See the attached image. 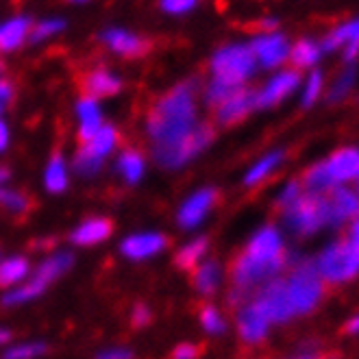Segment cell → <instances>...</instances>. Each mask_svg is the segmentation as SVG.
<instances>
[{"mask_svg":"<svg viewBox=\"0 0 359 359\" xmlns=\"http://www.w3.org/2000/svg\"><path fill=\"white\" fill-rule=\"evenodd\" d=\"M242 86H233V83L229 81H222L218 76H214V81L207 86V92H205V98L209 104H220L226 96H231L236 90H240Z\"/></svg>","mask_w":359,"mask_h":359,"instance_id":"32","label":"cell"},{"mask_svg":"<svg viewBox=\"0 0 359 359\" xmlns=\"http://www.w3.org/2000/svg\"><path fill=\"white\" fill-rule=\"evenodd\" d=\"M9 179V175H7V170L5 168H0V192H3V185H5V181Z\"/></svg>","mask_w":359,"mask_h":359,"instance_id":"49","label":"cell"},{"mask_svg":"<svg viewBox=\"0 0 359 359\" xmlns=\"http://www.w3.org/2000/svg\"><path fill=\"white\" fill-rule=\"evenodd\" d=\"M285 226L297 236H311L329 224V196L327 192H307L299 194L290 205L283 207Z\"/></svg>","mask_w":359,"mask_h":359,"instance_id":"3","label":"cell"},{"mask_svg":"<svg viewBox=\"0 0 359 359\" xmlns=\"http://www.w3.org/2000/svg\"><path fill=\"white\" fill-rule=\"evenodd\" d=\"M287 264V252L283 246V238L274 226H264L252 236L248 248L236 262L233 281L236 287L246 292L268 279H274Z\"/></svg>","mask_w":359,"mask_h":359,"instance_id":"1","label":"cell"},{"mask_svg":"<svg viewBox=\"0 0 359 359\" xmlns=\"http://www.w3.org/2000/svg\"><path fill=\"white\" fill-rule=\"evenodd\" d=\"M259 29L262 31H274V29H277V20H274V18H268V20H262V22H259Z\"/></svg>","mask_w":359,"mask_h":359,"instance_id":"46","label":"cell"},{"mask_svg":"<svg viewBox=\"0 0 359 359\" xmlns=\"http://www.w3.org/2000/svg\"><path fill=\"white\" fill-rule=\"evenodd\" d=\"M46 189L53 194H59L68 187V170H66V161L61 155H53L48 168H46V177H44Z\"/></svg>","mask_w":359,"mask_h":359,"instance_id":"26","label":"cell"},{"mask_svg":"<svg viewBox=\"0 0 359 359\" xmlns=\"http://www.w3.org/2000/svg\"><path fill=\"white\" fill-rule=\"evenodd\" d=\"M9 340H11V333H9L7 329H0V346L7 344Z\"/></svg>","mask_w":359,"mask_h":359,"instance_id":"48","label":"cell"},{"mask_svg":"<svg viewBox=\"0 0 359 359\" xmlns=\"http://www.w3.org/2000/svg\"><path fill=\"white\" fill-rule=\"evenodd\" d=\"M250 303L266 316L270 325H283L297 316L294 313L292 301L287 297L285 279H268Z\"/></svg>","mask_w":359,"mask_h":359,"instance_id":"10","label":"cell"},{"mask_svg":"<svg viewBox=\"0 0 359 359\" xmlns=\"http://www.w3.org/2000/svg\"><path fill=\"white\" fill-rule=\"evenodd\" d=\"M196 124V102H194V86L183 83L165 94L149 118V135L153 140V151L165 149L175 144L183 135H187Z\"/></svg>","mask_w":359,"mask_h":359,"instance_id":"2","label":"cell"},{"mask_svg":"<svg viewBox=\"0 0 359 359\" xmlns=\"http://www.w3.org/2000/svg\"><path fill=\"white\" fill-rule=\"evenodd\" d=\"M216 203V192L214 189H198L196 194L189 196L181 209H179V224L183 229H194L198 226L205 216L209 214V209Z\"/></svg>","mask_w":359,"mask_h":359,"instance_id":"16","label":"cell"},{"mask_svg":"<svg viewBox=\"0 0 359 359\" xmlns=\"http://www.w3.org/2000/svg\"><path fill=\"white\" fill-rule=\"evenodd\" d=\"M111 236V222L104 220V218H90L83 224H79L74 231H72V244H79V246H92L96 242H102Z\"/></svg>","mask_w":359,"mask_h":359,"instance_id":"21","label":"cell"},{"mask_svg":"<svg viewBox=\"0 0 359 359\" xmlns=\"http://www.w3.org/2000/svg\"><path fill=\"white\" fill-rule=\"evenodd\" d=\"M100 357H104V359H129V357H133V353L124 351V348H111V351H102Z\"/></svg>","mask_w":359,"mask_h":359,"instance_id":"42","label":"cell"},{"mask_svg":"<svg viewBox=\"0 0 359 359\" xmlns=\"http://www.w3.org/2000/svg\"><path fill=\"white\" fill-rule=\"evenodd\" d=\"M0 72H3V63H0Z\"/></svg>","mask_w":359,"mask_h":359,"instance_id":"53","label":"cell"},{"mask_svg":"<svg viewBox=\"0 0 359 359\" xmlns=\"http://www.w3.org/2000/svg\"><path fill=\"white\" fill-rule=\"evenodd\" d=\"M218 107V122L233 124L242 118H246L252 109L257 107V94L250 90H236L231 96H226Z\"/></svg>","mask_w":359,"mask_h":359,"instance_id":"15","label":"cell"},{"mask_svg":"<svg viewBox=\"0 0 359 359\" xmlns=\"http://www.w3.org/2000/svg\"><path fill=\"white\" fill-rule=\"evenodd\" d=\"M357 194H359V179H357Z\"/></svg>","mask_w":359,"mask_h":359,"instance_id":"51","label":"cell"},{"mask_svg":"<svg viewBox=\"0 0 359 359\" xmlns=\"http://www.w3.org/2000/svg\"><path fill=\"white\" fill-rule=\"evenodd\" d=\"M342 44H359V20H353L348 25H342L340 29H335L325 41H323V53H333Z\"/></svg>","mask_w":359,"mask_h":359,"instance_id":"24","label":"cell"},{"mask_svg":"<svg viewBox=\"0 0 359 359\" xmlns=\"http://www.w3.org/2000/svg\"><path fill=\"white\" fill-rule=\"evenodd\" d=\"M257 66L255 53H252L250 46H226L220 48L214 59H211V70H214V76L233 83V86H242L246 79L252 76Z\"/></svg>","mask_w":359,"mask_h":359,"instance_id":"9","label":"cell"},{"mask_svg":"<svg viewBox=\"0 0 359 359\" xmlns=\"http://www.w3.org/2000/svg\"><path fill=\"white\" fill-rule=\"evenodd\" d=\"M220 281H222V270H220V266H218L216 262H207V264H203V266L196 270V274H194V285H196V290L203 292V294L216 292L218 285H220Z\"/></svg>","mask_w":359,"mask_h":359,"instance_id":"28","label":"cell"},{"mask_svg":"<svg viewBox=\"0 0 359 359\" xmlns=\"http://www.w3.org/2000/svg\"><path fill=\"white\" fill-rule=\"evenodd\" d=\"M102 41L107 44L114 53L118 55H124V57H140L146 53V48H149V44L137 37L135 33H129L124 29H109L102 33Z\"/></svg>","mask_w":359,"mask_h":359,"instance_id":"19","label":"cell"},{"mask_svg":"<svg viewBox=\"0 0 359 359\" xmlns=\"http://www.w3.org/2000/svg\"><path fill=\"white\" fill-rule=\"evenodd\" d=\"M329 226H342L359 214V194L346 187L329 189Z\"/></svg>","mask_w":359,"mask_h":359,"instance_id":"13","label":"cell"},{"mask_svg":"<svg viewBox=\"0 0 359 359\" xmlns=\"http://www.w3.org/2000/svg\"><path fill=\"white\" fill-rule=\"evenodd\" d=\"M29 274V262L25 257H9L0 262V287L20 283Z\"/></svg>","mask_w":359,"mask_h":359,"instance_id":"25","label":"cell"},{"mask_svg":"<svg viewBox=\"0 0 359 359\" xmlns=\"http://www.w3.org/2000/svg\"><path fill=\"white\" fill-rule=\"evenodd\" d=\"M301 86V74L294 72V70H285L279 72L277 76H272L266 88L257 94V107H274L279 104L283 98H287L294 90Z\"/></svg>","mask_w":359,"mask_h":359,"instance_id":"14","label":"cell"},{"mask_svg":"<svg viewBox=\"0 0 359 359\" xmlns=\"http://www.w3.org/2000/svg\"><path fill=\"white\" fill-rule=\"evenodd\" d=\"M355 70L351 68V70H346L342 76H337L335 79V83H333V88H331V92H329V96H327V100L329 102H337V100H342L348 92H351V88L355 86Z\"/></svg>","mask_w":359,"mask_h":359,"instance_id":"33","label":"cell"},{"mask_svg":"<svg viewBox=\"0 0 359 359\" xmlns=\"http://www.w3.org/2000/svg\"><path fill=\"white\" fill-rule=\"evenodd\" d=\"M346 331H348V333H357V331H359V316H357V318H353V320L346 325Z\"/></svg>","mask_w":359,"mask_h":359,"instance_id":"47","label":"cell"},{"mask_svg":"<svg viewBox=\"0 0 359 359\" xmlns=\"http://www.w3.org/2000/svg\"><path fill=\"white\" fill-rule=\"evenodd\" d=\"M72 3H86V0H72Z\"/></svg>","mask_w":359,"mask_h":359,"instance_id":"50","label":"cell"},{"mask_svg":"<svg viewBox=\"0 0 359 359\" xmlns=\"http://www.w3.org/2000/svg\"><path fill=\"white\" fill-rule=\"evenodd\" d=\"M301 194V185L294 181V183H290V185H285L283 187V192L279 194V198H277V203L281 205V207H285V205H290L294 198H297Z\"/></svg>","mask_w":359,"mask_h":359,"instance_id":"40","label":"cell"},{"mask_svg":"<svg viewBox=\"0 0 359 359\" xmlns=\"http://www.w3.org/2000/svg\"><path fill=\"white\" fill-rule=\"evenodd\" d=\"M3 107H5V104H3V102H0V111H3Z\"/></svg>","mask_w":359,"mask_h":359,"instance_id":"52","label":"cell"},{"mask_svg":"<svg viewBox=\"0 0 359 359\" xmlns=\"http://www.w3.org/2000/svg\"><path fill=\"white\" fill-rule=\"evenodd\" d=\"M163 246H165V238L159 233H137V236L126 238L122 242L120 250L124 257L140 262V259L157 255V252L163 250Z\"/></svg>","mask_w":359,"mask_h":359,"instance_id":"18","label":"cell"},{"mask_svg":"<svg viewBox=\"0 0 359 359\" xmlns=\"http://www.w3.org/2000/svg\"><path fill=\"white\" fill-rule=\"evenodd\" d=\"M76 114H79V122H81V140L88 142L98 133V129L102 126V118H100V109H98L96 100L92 96L79 100Z\"/></svg>","mask_w":359,"mask_h":359,"instance_id":"22","label":"cell"},{"mask_svg":"<svg viewBox=\"0 0 359 359\" xmlns=\"http://www.w3.org/2000/svg\"><path fill=\"white\" fill-rule=\"evenodd\" d=\"M63 29H66V22H63V20H59V18H50V20H44V22H39V25L33 29V33H29V39H31V41L48 39V37L57 35V33H59V31H63Z\"/></svg>","mask_w":359,"mask_h":359,"instance_id":"34","label":"cell"},{"mask_svg":"<svg viewBox=\"0 0 359 359\" xmlns=\"http://www.w3.org/2000/svg\"><path fill=\"white\" fill-rule=\"evenodd\" d=\"M31 33V18H11L0 25V53H11L25 44Z\"/></svg>","mask_w":359,"mask_h":359,"instance_id":"20","label":"cell"},{"mask_svg":"<svg viewBox=\"0 0 359 359\" xmlns=\"http://www.w3.org/2000/svg\"><path fill=\"white\" fill-rule=\"evenodd\" d=\"M316 270L320 272L323 281H331V283L351 281L359 274V255L353 250L348 240L333 242L320 252L318 262H316Z\"/></svg>","mask_w":359,"mask_h":359,"instance_id":"8","label":"cell"},{"mask_svg":"<svg viewBox=\"0 0 359 359\" xmlns=\"http://www.w3.org/2000/svg\"><path fill=\"white\" fill-rule=\"evenodd\" d=\"M285 287H287V297L292 301V307L297 316L311 313L325 297L323 277H320V272L316 270V264L311 262H303L294 268L292 274L285 279Z\"/></svg>","mask_w":359,"mask_h":359,"instance_id":"5","label":"cell"},{"mask_svg":"<svg viewBox=\"0 0 359 359\" xmlns=\"http://www.w3.org/2000/svg\"><path fill=\"white\" fill-rule=\"evenodd\" d=\"M205 252H207V238H196L177 252V266L183 270L194 268L196 262H201V257L205 255Z\"/></svg>","mask_w":359,"mask_h":359,"instance_id":"30","label":"cell"},{"mask_svg":"<svg viewBox=\"0 0 359 359\" xmlns=\"http://www.w3.org/2000/svg\"><path fill=\"white\" fill-rule=\"evenodd\" d=\"M0 203L11 211H25L29 207L27 196H22L20 192H13V189H5V187H3V192H0Z\"/></svg>","mask_w":359,"mask_h":359,"instance_id":"38","label":"cell"},{"mask_svg":"<svg viewBox=\"0 0 359 359\" xmlns=\"http://www.w3.org/2000/svg\"><path fill=\"white\" fill-rule=\"evenodd\" d=\"M252 53H255V59L262 63L264 68H277L290 57V44L287 39L281 33H266L262 37H257L250 44Z\"/></svg>","mask_w":359,"mask_h":359,"instance_id":"12","label":"cell"},{"mask_svg":"<svg viewBox=\"0 0 359 359\" xmlns=\"http://www.w3.org/2000/svg\"><path fill=\"white\" fill-rule=\"evenodd\" d=\"M357 220H355V224H353V229H351V236H348V244L353 246V250L359 255V214L355 216Z\"/></svg>","mask_w":359,"mask_h":359,"instance_id":"43","label":"cell"},{"mask_svg":"<svg viewBox=\"0 0 359 359\" xmlns=\"http://www.w3.org/2000/svg\"><path fill=\"white\" fill-rule=\"evenodd\" d=\"M196 7V0H161V9L165 13H172V15H181L187 13Z\"/></svg>","mask_w":359,"mask_h":359,"instance_id":"39","label":"cell"},{"mask_svg":"<svg viewBox=\"0 0 359 359\" xmlns=\"http://www.w3.org/2000/svg\"><path fill=\"white\" fill-rule=\"evenodd\" d=\"M359 179V151H337L329 161L316 163L305 175V185L311 192H329L331 187Z\"/></svg>","mask_w":359,"mask_h":359,"instance_id":"4","label":"cell"},{"mask_svg":"<svg viewBox=\"0 0 359 359\" xmlns=\"http://www.w3.org/2000/svg\"><path fill=\"white\" fill-rule=\"evenodd\" d=\"M116 142H118L116 129H111V126H100L98 133L92 140H88V144L76 153L74 170L83 177L96 175L102 165V159L114 151Z\"/></svg>","mask_w":359,"mask_h":359,"instance_id":"11","label":"cell"},{"mask_svg":"<svg viewBox=\"0 0 359 359\" xmlns=\"http://www.w3.org/2000/svg\"><path fill=\"white\" fill-rule=\"evenodd\" d=\"M211 140H214V129L207 124L196 122L194 129L187 135H183L181 140H177L170 146H165V149H155L153 153H155V159L159 161V165L177 170V168H183L187 161L198 157L211 144Z\"/></svg>","mask_w":359,"mask_h":359,"instance_id":"6","label":"cell"},{"mask_svg":"<svg viewBox=\"0 0 359 359\" xmlns=\"http://www.w3.org/2000/svg\"><path fill=\"white\" fill-rule=\"evenodd\" d=\"M325 88V79L320 72H311V76L307 79V86H305V92H303V104L305 107H309V104L316 102V98L320 96Z\"/></svg>","mask_w":359,"mask_h":359,"instance_id":"35","label":"cell"},{"mask_svg":"<svg viewBox=\"0 0 359 359\" xmlns=\"http://www.w3.org/2000/svg\"><path fill=\"white\" fill-rule=\"evenodd\" d=\"M116 170L126 183H137L142 179V175H144V159H142L140 153L126 151V153L120 155V159L116 163Z\"/></svg>","mask_w":359,"mask_h":359,"instance_id":"27","label":"cell"},{"mask_svg":"<svg viewBox=\"0 0 359 359\" xmlns=\"http://www.w3.org/2000/svg\"><path fill=\"white\" fill-rule=\"evenodd\" d=\"M41 353H46V346L41 342H31V344H20V346L7 351L5 357H9V359H31V357H39Z\"/></svg>","mask_w":359,"mask_h":359,"instance_id":"36","label":"cell"},{"mask_svg":"<svg viewBox=\"0 0 359 359\" xmlns=\"http://www.w3.org/2000/svg\"><path fill=\"white\" fill-rule=\"evenodd\" d=\"M323 55V48L318 44H313L309 39H301L297 46L290 48V59L297 68H309L316 66Z\"/></svg>","mask_w":359,"mask_h":359,"instance_id":"29","label":"cell"},{"mask_svg":"<svg viewBox=\"0 0 359 359\" xmlns=\"http://www.w3.org/2000/svg\"><path fill=\"white\" fill-rule=\"evenodd\" d=\"M238 329L242 340L248 344H259L262 340H266L268 329H270V320L266 316L252 305L248 303L242 311H240V318H238Z\"/></svg>","mask_w":359,"mask_h":359,"instance_id":"17","label":"cell"},{"mask_svg":"<svg viewBox=\"0 0 359 359\" xmlns=\"http://www.w3.org/2000/svg\"><path fill=\"white\" fill-rule=\"evenodd\" d=\"M151 318H153V313H151V309L146 307V305H137L135 307V311H133V325L135 327H146L151 323Z\"/></svg>","mask_w":359,"mask_h":359,"instance_id":"41","label":"cell"},{"mask_svg":"<svg viewBox=\"0 0 359 359\" xmlns=\"http://www.w3.org/2000/svg\"><path fill=\"white\" fill-rule=\"evenodd\" d=\"M281 159H283V153H281V151L266 155L264 159H259L255 165L250 168L248 175H246V179H244V183H246V185H257L259 181H264V179L274 170V168H277V165L281 163Z\"/></svg>","mask_w":359,"mask_h":359,"instance_id":"31","label":"cell"},{"mask_svg":"<svg viewBox=\"0 0 359 359\" xmlns=\"http://www.w3.org/2000/svg\"><path fill=\"white\" fill-rule=\"evenodd\" d=\"M7 144H9V129H7V124L0 120V153L7 149Z\"/></svg>","mask_w":359,"mask_h":359,"instance_id":"45","label":"cell"},{"mask_svg":"<svg viewBox=\"0 0 359 359\" xmlns=\"http://www.w3.org/2000/svg\"><path fill=\"white\" fill-rule=\"evenodd\" d=\"M201 323L209 333H222L224 331V320L220 318V313L214 307H205L201 313Z\"/></svg>","mask_w":359,"mask_h":359,"instance_id":"37","label":"cell"},{"mask_svg":"<svg viewBox=\"0 0 359 359\" xmlns=\"http://www.w3.org/2000/svg\"><path fill=\"white\" fill-rule=\"evenodd\" d=\"M122 88V83L118 76H114L109 70H96L86 79V92L92 98H104V96H114Z\"/></svg>","mask_w":359,"mask_h":359,"instance_id":"23","label":"cell"},{"mask_svg":"<svg viewBox=\"0 0 359 359\" xmlns=\"http://www.w3.org/2000/svg\"><path fill=\"white\" fill-rule=\"evenodd\" d=\"M194 355H196V351H194V346H189V344H181L175 351V357L177 359H187V357H194Z\"/></svg>","mask_w":359,"mask_h":359,"instance_id":"44","label":"cell"},{"mask_svg":"<svg viewBox=\"0 0 359 359\" xmlns=\"http://www.w3.org/2000/svg\"><path fill=\"white\" fill-rule=\"evenodd\" d=\"M72 266V255L70 252H57V255L48 257L46 262H41L39 268L35 270L33 279L25 285H20L18 290L9 292L7 297L3 299L5 305H22L29 303L33 299H37L41 292H44L57 277H61L63 272Z\"/></svg>","mask_w":359,"mask_h":359,"instance_id":"7","label":"cell"}]
</instances>
